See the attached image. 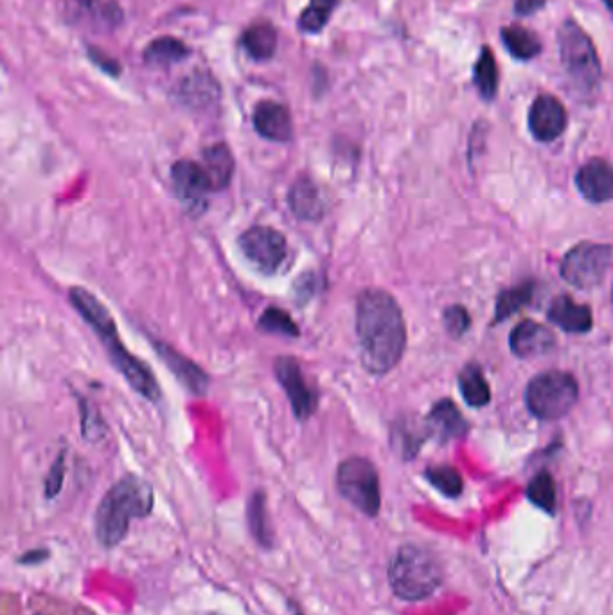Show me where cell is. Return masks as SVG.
Listing matches in <instances>:
<instances>
[{
  "instance_id": "cell-29",
  "label": "cell",
  "mask_w": 613,
  "mask_h": 615,
  "mask_svg": "<svg viewBox=\"0 0 613 615\" xmlns=\"http://www.w3.org/2000/svg\"><path fill=\"white\" fill-rule=\"evenodd\" d=\"M337 6L338 0H311L299 17V29L304 33H319Z\"/></svg>"
},
{
  "instance_id": "cell-27",
  "label": "cell",
  "mask_w": 613,
  "mask_h": 615,
  "mask_svg": "<svg viewBox=\"0 0 613 615\" xmlns=\"http://www.w3.org/2000/svg\"><path fill=\"white\" fill-rule=\"evenodd\" d=\"M189 54L187 47L182 40L173 38V36H162L153 40L152 44L146 47L144 51V60L150 63H159V65H169V63L182 62Z\"/></svg>"
},
{
  "instance_id": "cell-8",
  "label": "cell",
  "mask_w": 613,
  "mask_h": 615,
  "mask_svg": "<svg viewBox=\"0 0 613 615\" xmlns=\"http://www.w3.org/2000/svg\"><path fill=\"white\" fill-rule=\"evenodd\" d=\"M613 265L612 245L585 241L567 252L561 261V277L579 290H588L605 279Z\"/></svg>"
},
{
  "instance_id": "cell-1",
  "label": "cell",
  "mask_w": 613,
  "mask_h": 615,
  "mask_svg": "<svg viewBox=\"0 0 613 615\" xmlns=\"http://www.w3.org/2000/svg\"><path fill=\"white\" fill-rule=\"evenodd\" d=\"M356 335L360 358L371 375H387L407 348V326L400 304L389 292L367 288L356 299Z\"/></svg>"
},
{
  "instance_id": "cell-23",
  "label": "cell",
  "mask_w": 613,
  "mask_h": 615,
  "mask_svg": "<svg viewBox=\"0 0 613 615\" xmlns=\"http://www.w3.org/2000/svg\"><path fill=\"white\" fill-rule=\"evenodd\" d=\"M427 436H432L430 428H428L427 419L425 421L405 419V421H398L394 425L392 443L400 450V454L405 459H410V457L418 454L423 441H427Z\"/></svg>"
},
{
  "instance_id": "cell-14",
  "label": "cell",
  "mask_w": 613,
  "mask_h": 615,
  "mask_svg": "<svg viewBox=\"0 0 613 615\" xmlns=\"http://www.w3.org/2000/svg\"><path fill=\"white\" fill-rule=\"evenodd\" d=\"M254 128L261 137L274 143H288L294 135V123L290 110L276 101H261L254 108Z\"/></svg>"
},
{
  "instance_id": "cell-31",
  "label": "cell",
  "mask_w": 613,
  "mask_h": 615,
  "mask_svg": "<svg viewBox=\"0 0 613 615\" xmlns=\"http://www.w3.org/2000/svg\"><path fill=\"white\" fill-rule=\"evenodd\" d=\"M427 479L434 488H437L446 497H459L462 488H464L461 473L457 472L454 466L428 468Z\"/></svg>"
},
{
  "instance_id": "cell-15",
  "label": "cell",
  "mask_w": 613,
  "mask_h": 615,
  "mask_svg": "<svg viewBox=\"0 0 613 615\" xmlns=\"http://www.w3.org/2000/svg\"><path fill=\"white\" fill-rule=\"evenodd\" d=\"M556 344L552 331L534 321L520 322L509 335V348L516 357L533 358L549 353Z\"/></svg>"
},
{
  "instance_id": "cell-18",
  "label": "cell",
  "mask_w": 613,
  "mask_h": 615,
  "mask_svg": "<svg viewBox=\"0 0 613 615\" xmlns=\"http://www.w3.org/2000/svg\"><path fill=\"white\" fill-rule=\"evenodd\" d=\"M292 213L304 222H317L326 213V200L320 188L310 179H299L288 193Z\"/></svg>"
},
{
  "instance_id": "cell-34",
  "label": "cell",
  "mask_w": 613,
  "mask_h": 615,
  "mask_svg": "<svg viewBox=\"0 0 613 615\" xmlns=\"http://www.w3.org/2000/svg\"><path fill=\"white\" fill-rule=\"evenodd\" d=\"M545 6V0H516L515 11L520 17H529Z\"/></svg>"
},
{
  "instance_id": "cell-30",
  "label": "cell",
  "mask_w": 613,
  "mask_h": 615,
  "mask_svg": "<svg viewBox=\"0 0 613 615\" xmlns=\"http://www.w3.org/2000/svg\"><path fill=\"white\" fill-rule=\"evenodd\" d=\"M259 328L265 333H274V335H283V337H299V328L295 324L290 313L285 312L279 306H270L263 315L259 317Z\"/></svg>"
},
{
  "instance_id": "cell-6",
  "label": "cell",
  "mask_w": 613,
  "mask_h": 615,
  "mask_svg": "<svg viewBox=\"0 0 613 615\" xmlns=\"http://www.w3.org/2000/svg\"><path fill=\"white\" fill-rule=\"evenodd\" d=\"M578 396L579 387L574 376L565 371H547L529 382L525 402L536 418L554 421L569 414Z\"/></svg>"
},
{
  "instance_id": "cell-28",
  "label": "cell",
  "mask_w": 613,
  "mask_h": 615,
  "mask_svg": "<svg viewBox=\"0 0 613 615\" xmlns=\"http://www.w3.org/2000/svg\"><path fill=\"white\" fill-rule=\"evenodd\" d=\"M527 499L533 502L536 508L543 509L545 513H554L558 504L556 482L549 472H540L527 486Z\"/></svg>"
},
{
  "instance_id": "cell-17",
  "label": "cell",
  "mask_w": 613,
  "mask_h": 615,
  "mask_svg": "<svg viewBox=\"0 0 613 615\" xmlns=\"http://www.w3.org/2000/svg\"><path fill=\"white\" fill-rule=\"evenodd\" d=\"M549 321L560 326L561 330L569 333H587L594 326L592 310L585 304H578L569 295H560L554 299L547 312Z\"/></svg>"
},
{
  "instance_id": "cell-35",
  "label": "cell",
  "mask_w": 613,
  "mask_h": 615,
  "mask_svg": "<svg viewBox=\"0 0 613 615\" xmlns=\"http://www.w3.org/2000/svg\"><path fill=\"white\" fill-rule=\"evenodd\" d=\"M90 58H92L94 62L98 63L99 67H101L103 71L114 72V74L119 72V65H117V62L110 60L105 53H99V51L90 49Z\"/></svg>"
},
{
  "instance_id": "cell-21",
  "label": "cell",
  "mask_w": 613,
  "mask_h": 615,
  "mask_svg": "<svg viewBox=\"0 0 613 615\" xmlns=\"http://www.w3.org/2000/svg\"><path fill=\"white\" fill-rule=\"evenodd\" d=\"M204 168L213 182L214 191H222L231 184L234 175V157L227 144L218 143L205 148Z\"/></svg>"
},
{
  "instance_id": "cell-24",
  "label": "cell",
  "mask_w": 613,
  "mask_h": 615,
  "mask_svg": "<svg viewBox=\"0 0 613 615\" xmlns=\"http://www.w3.org/2000/svg\"><path fill=\"white\" fill-rule=\"evenodd\" d=\"M498 81H500V74H498L497 60L488 45H484L473 67V83L479 90L480 98L486 101H493L497 98Z\"/></svg>"
},
{
  "instance_id": "cell-16",
  "label": "cell",
  "mask_w": 613,
  "mask_h": 615,
  "mask_svg": "<svg viewBox=\"0 0 613 615\" xmlns=\"http://www.w3.org/2000/svg\"><path fill=\"white\" fill-rule=\"evenodd\" d=\"M155 349H157L160 358L164 360V364L168 366L169 371L177 376L180 384L187 387L196 396L207 393L209 376L204 369H200L195 362H191L189 358L180 355L177 349L171 348L164 342H155Z\"/></svg>"
},
{
  "instance_id": "cell-10",
  "label": "cell",
  "mask_w": 613,
  "mask_h": 615,
  "mask_svg": "<svg viewBox=\"0 0 613 615\" xmlns=\"http://www.w3.org/2000/svg\"><path fill=\"white\" fill-rule=\"evenodd\" d=\"M274 371H276L277 382L285 389L295 418L299 421L311 418L313 412L319 407V393L313 385L308 384L301 364L292 357L277 358Z\"/></svg>"
},
{
  "instance_id": "cell-26",
  "label": "cell",
  "mask_w": 613,
  "mask_h": 615,
  "mask_svg": "<svg viewBox=\"0 0 613 615\" xmlns=\"http://www.w3.org/2000/svg\"><path fill=\"white\" fill-rule=\"evenodd\" d=\"M534 292H536V283H533V281H525V283L504 290L502 294L498 295L493 322H504L511 315L520 312L524 306L533 301Z\"/></svg>"
},
{
  "instance_id": "cell-5",
  "label": "cell",
  "mask_w": 613,
  "mask_h": 615,
  "mask_svg": "<svg viewBox=\"0 0 613 615\" xmlns=\"http://www.w3.org/2000/svg\"><path fill=\"white\" fill-rule=\"evenodd\" d=\"M558 40L561 65L572 85H576L581 92H594L601 85L603 67L592 38L576 20L567 18L561 24Z\"/></svg>"
},
{
  "instance_id": "cell-25",
  "label": "cell",
  "mask_w": 613,
  "mask_h": 615,
  "mask_svg": "<svg viewBox=\"0 0 613 615\" xmlns=\"http://www.w3.org/2000/svg\"><path fill=\"white\" fill-rule=\"evenodd\" d=\"M459 389L464 402L475 409L486 407L491 400V389L486 382V376L477 364H468L462 369L459 375Z\"/></svg>"
},
{
  "instance_id": "cell-33",
  "label": "cell",
  "mask_w": 613,
  "mask_h": 615,
  "mask_svg": "<svg viewBox=\"0 0 613 615\" xmlns=\"http://www.w3.org/2000/svg\"><path fill=\"white\" fill-rule=\"evenodd\" d=\"M446 331L459 339L470 328V313L462 306H450L445 312Z\"/></svg>"
},
{
  "instance_id": "cell-19",
  "label": "cell",
  "mask_w": 613,
  "mask_h": 615,
  "mask_svg": "<svg viewBox=\"0 0 613 615\" xmlns=\"http://www.w3.org/2000/svg\"><path fill=\"white\" fill-rule=\"evenodd\" d=\"M430 434L437 436L441 441H450V439H459L468 434L470 425L461 414V410L457 409L452 400H441L434 405V409L430 412L427 418Z\"/></svg>"
},
{
  "instance_id": "cell-13",
  "label": "cell",
  "mask_w": 613,
  "mask_h": 615,
  "mask_svg": "<svg viewBox=\"0 0 613 615\" xmlns=\"http://www.w3.org/2000/svg\"><path fill=\"white\" fill-rule=\"evenodd\" d=\"M576 186L583 198L592 204L613 200V166L603 159H592L576 173Z\"/></svg>"
},
{
  "instance_id": "cell-7",
  "label": "cell",
  "mask_w": 613,
  "mask_h": 615,
  "mask_svg": "<svg viewBox=\"0 0 613 615\" xmlns=\"http://www.w3.org/2000/svg\"><path fill=\"white\" fill-rule=\"evenodd\" d=\"M337 486L340 495L349 500L358 511L367 517H376L382 506L380 477L369 459L349 457L340 463L337 472Z\"/></svg>"
},
{
  "instance_id": "cell-9",
  "label": "cell",
  "mask_w": 613,
  "mask_h": 615,
  "mask_svg": "<svg viewBox=\"0 0 613 615\" xmlns=\"http://www.w3.org/2000/svg\"><path fill=\"white\" fill-rule=\"evenodd\" d=\"M238 245L245 259L267 276L276 274L288 254L285 236L268 225L250 227L241 234Z\"/></svg>"
},
{
  "instance_id": "cell-2",
  "label": "cell",
  "mask_w": 613,
  "mask_h": 615,
  "mask_svg": "<svg viewBox=\"0 0 613 615\" xmlns=\"http://www.w3.org/2000/svg\"><path fill=\"white\" fill-rule=\"evenodd\" d=\"M69 299H71L72 306L76 308V312L83 317V321L96 331L99 340L107 348L112 364L121 375L125 376L126 382L132 385V389L150 402H159L160 387L152 369L125 348L123 340L119 337L116 321L108 312L107 306L101 303L90 290H85L80 286L71 288Z\"/></svg>"
},
{
  "instance_id": "cell-22",
  "label": "cell",
  "mask_w": 613,
  "mask_h": 615,
  "mask_svg": "<svg viewBox=\"0 0 613 615\" xmlns=\"http://www.w3.org/2000/svg\"><path fill=\"white\" fill-rule=\"evenodd\" d=\"M241 45L254 60H270L277 49L276 27L268 22L252 24L241 36Z\"/></svg>"
},
{
  "instance_id": "cell-36",
  "label": "cell",
  "mask_w": 613,
  "mask_h": 615,
  "mask_svg": "<svg viewBox=\"0 0 613 615\" xmlns=\"http://www.w3.org/2000/svg\"><path fill=\"white\" fill-rule=\"evenodd\" d=\"M605 2L606 9H608V13H610V17L613 18V0H603Z\"/></svg>"
},
{
  "instance_id": "cell-32",
  "label": "cell",
  "mask_w": 613,
  "mask_h": 615,
  "mask_svg": "<svg viewBox=\"0 0 613 615\" xmlns=\"http://www.w3.org/2000/svg\"><path fill=\"white\" fill-rule=\"evenodd\" d=\"M78 4L83 15L89 13V17L96 18L105 26H116L123 18V11L114 0H78Z\"/></svg>"
},
{
  "instance_id": "cell-20",
  "label": "cell",
  "mask_w": 613,
  "mask_h": 615,
  "mask_svg": "<svg viewBox=\"0 0 613 615\" xmlns=\"http://www.w3.org/2000/svg\"><path fill=\"white\" fill-rule=\"evenodd\" d=\"M500 38H502V44L506 47L507 53L516 60L527 62L542 53V40L527 27L518 26V24L502 27Z\"/></svg>"
},
{
  "instance_id": "cell-3",
  "label": "cell",
  "mask_w": 613,
  "mask_h": 615,
  "mask_svg": "<svg viewBox=\"0 0 613 615\" xmlns=\"http://www.w3.org/2000/svg\"><path fill=\"white\" fill-rule=\"evenodd\" d=\"M153 506V491L148 482L130 475L117 482L99 504L96 531L103 544L116 545L126 535L132 518L144 517Z\"/></svg>"
},
{
  "instance_id": "cell-11",
  "label": "cell",
  "mask_w": 613,
  "mask_h": 615,
  "mask_svg": "<svg viewBox=\"0 0 613 615\" xmlns=\"http://www.w3.org/2000/svg\"><path fill=\"white\" fill-rule=\"evenodd\" d=\"M171 180L177 197L189 211L202 213L209 193L214 191L213 182L202 164L195 161H178L171 168Z\"/></svg>"
},
{
  "instance_id": "cell-4",
  "label": "cell",
  "mask_w": 613,
  "mask_h": 615,
  "mask_svg": "<svg viewBox=\"0 0 613 615\" xmlns=\"http://www.w3.org/2000/svg\"><path fill=\"white\" fill-rule=\"evenodd\" d=\"M441 581L443 571L436 556L418 545H403L389 565L392 590L405 601L430 598L441 587Z\"/></svg>"
},
{
  "instance_id": "cell-37",
  "label": "cell",
  "mask_w": 613,
  "mask_h": 615,
  "mask_svg": "<svg viewBox=\"0 0 613 615\" xmlns=\"http://www.w3.org/2000/svg\"><path fill=\"white\" fill-rule=\"evenodd\" d=\"M612 301H613V288H612Z\"/></svg>"
},
{
  "instance_id": "cell-12",
  "label": "cell",
  "mask_w": 613,
  "mask_h": 615,
  "mask_svg": "<svg viewBox=\"0 0 613 615\" xmlns=\"http://www.w3.org/2000/svg\"><path fill=\"white\" fill-rule=\"evenodd\" d=\"M529 132L540 143H552L567 130V110L563 107L560 99L551 94H542L534 99L529 108Z\"/></svg>"
}]
</instances>
